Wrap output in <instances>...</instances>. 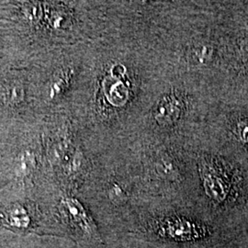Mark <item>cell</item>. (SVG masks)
<instances>
[{
	"instance_id": "cell-1",
	"label": "cell",
	"mask_w": 248,
	"mask_h": 248,
	"mask_svg": "<svg viewBox=\"0 0 248 248\" xmlns=\"http://www.w3.org/2000/svg\"><path fill=\"white\" fill-rule=\"evenodd\" d=\"M179 104L177 99L171 97L163 98L155 108V117L161 124H169L177 120L179 115Z\"/></svg>"
},
{
	"instance_id": "cell-6",
	"label": "cell",
	"mask_w": 248,
	"mask_h": 248,
	"mask_svg": "<svg viewBox=\"0 0 248 248\" xmlns=\"http://www.w3.org/2000/svg\"><path fill=\"white\" fill-rule=\"evenodd\" d=\"M158 168L160 169V171L167 177L169 176H172L173 172H174V168L173 165L167 161V160H162L161 163L158 165Z\"/></svg>"
},
{
	"instance_id": "cell-2",
	"label": "cell",
	"mask_w": 248,
	"mask_h": 248,
	"mask_svg": "<svg viewBox=\"0 0 248 248\" xmlns=\"http://www.w3.org/2000/svg\"><path fill=\"white\" fill-rule=\"evenodd\" d=\"M36 166V159L34 154L31 151H24L18 155L16 165H15V171L18 177H27L30 175Z\"/></svg>"
},
{
	"instance_id": "cell-4",
	"label": "cell",
	"mask_w": 248,
	"mask_h": 248,
	"mask_svg": "<svg viewBox=\"0 0 248 248\" xmlns=\"http://www.w3.org/2000/svg\"><path fill=\"white\" fill-rule=\"evenodd\" d=\"M71 78L72 70L62 72L61 75L56 77L50 88V98H53L61 94L62 91L67 88Z\"/></svg>"
},
{
	"instance_id": "cell-7",
	"label": "cell",
	"mask_w": 248,
	"mask_h": 248,
	"mask_svg": "<svg viewBox=\"0 0 248 248\" xmlns=\"http://www.w3.org/2000/svg\"><path fill=\"white\" fill-rule=\"evenodd\" d=\"M109 195H110V198L112 199V200H114L115 201L117 198H119V199H121L123 195H124V192H123V190L119 187V186H113V188L109 191Z\"/></svg>"
},
{
	"instance_id": "cell-3",
	"label": "cell",
	"mask_w": 248,
	"mask_h": 248,
	"mask_svg": "<svg viewBox=\"0 0 248 248\" xmlns=\"http://www.w3.org/2000/svg\"><path fill=\"white\" fill-rule=\"evenodd\" d=\"M3 96L5 102L9 105H18L24 100V88L18 83H12L6 88Z\"/></svg>"
},
{
	"instance_id": "cell-5",
	"label": "cell",
	"mask_w": 248,
	"mask_h": 248,
	"mask_svg": "<svg viewBox=\"0 0 248 248\" xmlns=\"http://www.w3.org/2000/svg\"><path fill=\"white\" fill-rule=\"evenodd\" d=\"M24 15L29 20L34 22L36 20L40 19L42 10L40 9V6L38 4H29L25 6L23 9Z\"/></svg>"
}]
</instances>
